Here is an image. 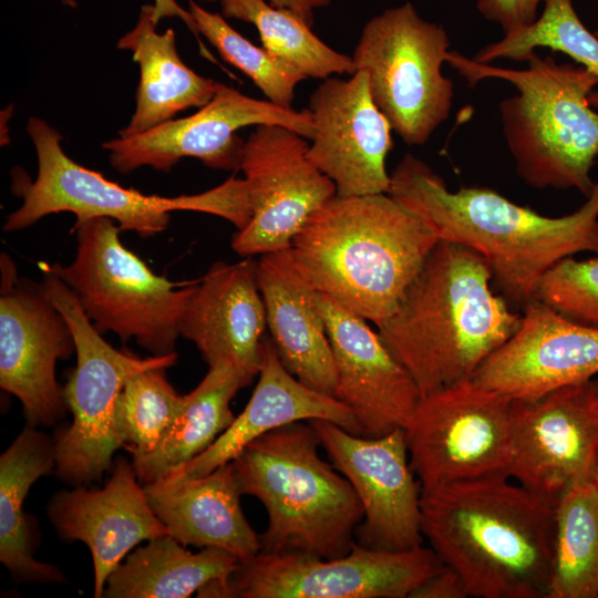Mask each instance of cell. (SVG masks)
<instances>
[{
	"label": "cell",
	"mask_w": 598,
	"mask_h": 598,
	"mask_svg": "<svg viewBox=\"0 0 598 598\" xmlns=\"http://www.w3.org/2000/svg\"><path fill=\"white\" fill-rule=\"evenodd\" d=\"M492 281L480 252L439 240L395 311L378 328L421 396L472 379L519 328L522 315L494 292Z\"/></svg>",
	"instance_id": "3"
},
{
	"label": "cell",
	"mask_w": 598,
	"mask_h": 598,
	"mask_svg": "<svg viewBox=\"0 0 598 598\" xmlns=\"http://www.w3.org/2000/svg\"><path fill=\"white\" fill-rule=\"evenodd\" d=\"M445 29L405 2L370 19L352 59L368 75L371 96L408 145H424L451 113L453 82L442 68L450 52Z\"/></svg>",
	"instance_id": "9"
},
{
	"label": "cell",
	"mask_w": 598,
	"mask_h": 598,
	"mask_svg": "<svg viewBox=\"0 0 598 598\" xmlns=\"http://www.w3.org/2000/svg\"><path fill=\"white\" fill-rule=\"evenodd\" d=\"M45 295L69 322L76 364L63 388L64 401L72 413L71 424L55 437V474L69 485L99 482L113 464V454L124 443L117 432L116 399L134 374L153 368H169L177 352L140 358L107 343L87 316L76 296L49 268L41 282Z\"/></svg>",
	"instance_id": "8"
},
{
	"label": "cell",
	"mask_w": 598,
	"mask_h": 598,
	"mask_svg": "<svg viewBox=\"0 0 598 598\" xmlns=\"http://www.w3.org/2000/svg\"><path fill=\"white\" fill-rule=\"evenodd\" d=\"M258 375L247 405L231 425L203 453L174 470L193 476L207 474L231 462L257 437L299 421L327 420L363 436L354 414L343 403L307 386L286 369L270 337L265 338Z\"/></svg>",
	"instance_id": "24"
},
{
	"label": "cell",
	"mask_w": 598,
	"mask_h": 598,
	"mask_svg": "<svg viewBox=\"0 0 598 598\" xmlns=\"http://www.w3.org/2000/svg\"><path fill=\"white\" fill-rule=\"evenodd\" d=\"M28 134L38 158V173H12V193L22 205L6 218L4 231L24 229L47 215L69 212L74 224L96 217L111 218L121 230L146 238L165 230L171 212L193 210L192 195L161 197L125 188L71 159L61 146L62 136L39 117H30Z\"/></svg>",
	"instance_id": "12"
},
{
	"label": "cell",
	"mask_w": 598,
	"mask_h": 598,
	"mask_svg": "<svg viewBox=\"0 0 598 598\" xmlns=\"http://www.w3.org/2000/svg\"><path fill=\"white\" fill-rule=\"evenodd\" d=\"M267 316L250 258L217 261L193 290L181 320L179 337L192 341L208 367L227 362L250 377L262 362Z\"/></svg>",
	"instance_id": "22"
},
{
	"label": "cell",
	"mask_w": 598,
	"mask_h": 598,
	"mask_svg": "<svg viewBox=\"0 0 598 598\" xmlns=\"http://www.w3.org/2000/svg\"><path fill=\"white\" fill-rule=\"evenodd\" d=\"M153 4L141 8L134 28L118 41L140 65L136 106L130 123L118 131L130 137L157 126L189 107H200L216 93L218 82L202 76L179 58L175 31H156Z\"/></svg>",
	"instance_id": "26"
},
{
	"label": "cell",
	"mask_w": 598,
	"mask_h": 598,
	"mask_svg": "<svg viewBox=\"0 0 598 598\" xmlns=\"http://www.w3.org/2000/svg\"><path fill=\"white\" fill-rule=\"evenodd\" d=\"M225 18L254 24L261 45L291 63L307 78L327 79L357 72L352 56L336 51L318 38L311 27L291 11L267 0H219Z\"/></svg>",
	"instance_id": "31"
},
{
	"label": "cell",
	"mask_w": 598,
	"mask_h": 598,
	"mask_svg": "<svg viewBox=\"0 0 598 598\" xmlns=\"http://www.w3.org/2000/svg\"><path fill=\"white\" fill-rule=\"evenodd\" d=\"M556 503L505 473L422 488V533L468 597L547 598Z\"/></svg>",
	"instance_id": "1"
},
{
	"label": "cell",
	"mask_w": 598,
	"mask_h": 598,
	"mask_svg": "<svg viewBox=\"0 0 598 598\" xmlns=\"http://www.w3.org/2000/svg\"><path fill=\"white\" fill-rule=\"evenodd\" d=\"M440 239L389 194L336 195L288 249L307 285L378 328Z\"/></svg>",
	"instance_id": "4"
},
{
	"label": "cell",
	"mask_w": 598,
	"mask_h": 598,
	"mask_svg": "<svg viewBox=\"0 0 598 598\" xmlns=\"http://www.w3.org/2000/svg\"><path fill=\"white\" fill-rule=\"evenodd\" d=\"M388 194L419 216L440 240L471 247L488 262L505 299L525 305L540 277L580 251L598 254V183L569 215L548 217L487 187L447 188L426 163L406 153Z\"/></svg>",
	"instance_id": "2"
},
{
	"label": "cell",
	"mask_w": 598,
	"mask_h": 598,
	"mask_svg": "<svg viewBox=\"0 0 598 598\" xmlns=\"http://www.w3.org/2000/svg\"><path fill=\"white\" fill-rule=\"evenodd\" d=\"M319 447L310 422L299 421L257 437L231 461L240 494L259 499L268 515L261 553L337 558L352 549L363 508Z\"/></svg>",
	"instance_id": "6"
},
{
	"label": "cell",
	"mask_w": 598,
	"mask_h": 598,
	"mask_svg": "<svg viewBox=\"0 0 598 598\" xmlns=\"http://www.w3.org/2000/svg\"><path fill=\"white\" fill-rule=\"evenodd\" d=\"M597 457L596 380L513 400L512 480L556 503L571 486L592 481Z\"/></svg>",
	"instance_id": "15"
},
{
	"label": "cell",
	"mask_w": 598,
	"mask_h": 598,
	"mask_svg": "<svg viewBox=\"0 0 598 598\" xmlns=\"http://www.w3.org/2000/svg\"><path fill=\"white\" fill-rule=\"evenodd\" d=\"M598 374V328L575 322L532 298L517 331L478 367L477 384L532 400Z\"/></svg>",
	"instance_id": "19"
},
{
	"label": "cell",
	"mask_w": 598,
	"mask_h": 598,
	"mask_svg": "<svg viewBox=\"0 0 598 598\" xmlns=\"http://www.w3.org/2000/svg\"><path fill=\"white\" fill-rule=\"evenodd\" d=\"M512 410V398L473 379L422 395L403 429L421 487L508 475Z\"/></svg>",
	"instance_id": "10"
},
{
	"label": "cell",
	"mask_w": 598,
	"mask_h": 598,
	"mask_svg": "<svg viewBox=\"0 0 598 598\" xmlns=\"http://www.w3.org/2000/svg\"><path fill=\"white\" fill-rule=\"evenodd\" d=\"M165 370L153 368L134 374L116 399V429L132 456L156 448L183 406L184 395L168 382Z\"/></svg>",
	"instance_id": "33"
},
{
	"label": "cell",
	"mask_w": 598,
	"mask_h": 598,
	"mask_svg": "<svg viewBox=\"0 0 598 598\" xmlns=\"http://www.w3.org/2000/svg\"><path fill=\"white\" fill-rule=\"evenodd\" d=\"M596 382H597V385H598V380H596Z\"/></svg>",
	"instance_id": "42"
},
{
	"label": "cell",
	"mask_w": 598,
	"mask_h": 598,
	"mask_svg": "<svg viewBox=\"0 0 598 598\" xmlns=\"http://www.w3.org/2000/svg\"><path fill=\"white\" fill-rule=\"evenodd\" d=\"M252 380L227 362L208 367L198 385L184 395L179 413L156 448L132 456L140 482L159 480L208 448L236 417L230 410L233 398Z\"/></svg>",
	"instance_id": "28"
},
{
	"label": "cell",
	"mask_w": 598,
	"mask_h": 598,
	"mask_svg": "<svg viewBox=\"0 0 598 598\" xmlns=\"http://www.w3.org/2000/svg\"><path fill=\"white\" fill-rule=\"evenodd\" d=\"M308 109L315 125L308 157L334 183L337 195L388 194L392 127L371 96L367 73L324 79Z\"/></svg>",
	"instance_id": "18"
},
{
	"label": "cell",
	"mask_w": 598,
	"mask_h": 598,
	"mask_svg": "<svg viewBox=\"0 0 598 598\" xmlns=\"http://www.w3.org/2000/svg\"><path fill=\"white\" fill-rule=\"evenodd\" d=\"M312 298L333 353V396L354 414L363 436L404 429L421 398L411 373L365 319L315 290Z\"/></svg>",
	"instance_id": "20"
},
{
	"label": "cell",
	"mask_w": 598,
	"mask_h": 598,
	"mask_svg": "<svg viewBox=\"0 0 598 598\" xmlns=\"http://www.w3.org/2000/svg\"><path fill=\"white\" fill-rule=\"evenodd\" d=\"M75 352L71 327L42 283L19 278L1 255L0 385L22 404L28 422L51 426L68 409L55 378L58 360Z\"/></svg>",
	"instance_id": "17"
},
{
	"label": "cell",
	"mask_w": 598,
	"mask_h": 598,
	"mask_svg": "<svg viewBox=\"0 0 598 598\" xmlns=\"http://www.w3.org/2000/svg\"><path fill=\"white\" fill-rule=\"evenodd\" d=\"M443 566L423 545L380 550L355 542L337 558L260 551L227 578L224 598H410Z\"/></svg>",
	"instance_id": "11"
},
{
	"label": "cell",
	"mask_w": 598,
	"mask_h": 598,
	"mask_svg": "<svg viewBox=\"0 0 598 598\" xmlns=\"http://www.w3.org/2000/svg\"><path fill=\"white\" fill-rule=\"evenodd\" d=\"M533 298L575 322L598 328V254L557 261L540 277Z\"/></svg>",
	"instance_id": "35"
},
{
	"label": "cell",
	"mask_w": 598,
	"mask_h": 598,
	"mask_svg": "<svg viewBox=\"0 0 598 598\" xmlns=\"http://www.w3.org/2000/svg\"><path fill=\"white\" fill-rule=\"evenodd\" d=\"M239 564L226 550L193 553L164 535L130 553L109 576L102 597L185 598L214 579H227Z\"/></svg>",
	"instance_id": "29"
},
{
	"label": "cell",
	"mask_w": 598,
	"mask_h": 598,
	"mask_svg": "<svg viewBox=\"0 0 598 598\" xmlns=\"http://www.w3.org/2000/svg\"><path fill=\"white\" fill-rule=\"evenodd\" d=\"M309 144L281 125H257L245 141V174L251 218L234 234L231 248L250 257L290 248L310 217L337 195L334 183L308 157Z\"/></svg>",
	"instance_id": "14"
},
{
	"label": "cell",
	"mask_w": 598,
	"mask_h": 598,
	"mask_svg": "<svg viewBox=\"0 0 598 598\" xmlns=\"http://www.w3.org/2000/svg\"><path fill=\"white\" fill-rule=\"evenodd\" d=\"M188 6L197 32L216 48L223 60L248 76L268 101L291 107L296 86L308 79L301 70L252 44L223 14L210 12L194 0H188Z\"/></svg>",
	"instance_id": "34"
},
{
	"label": "cell",
	"mask_w": 598,
	"mask_h": 598,
	"mask_svg": "<svg viewBox=\"0 0 598 598\" xmlns=\"http://www.w3.org/2000/svg\"><path fill=\"white\" fill-rule=\"evenodd\" d=\"M281 125L311 140L315 125L309 109L282 107L250 97L218 82L213 99L198 111L166 121L141 134L105 142L111 165L122 174L143 166L169 172L184 157L206 166L238 171L245 141L236 132L246 126Z\"/></svg>",
	"instance_id": "13"
},
{
	"label": "cell",
	"mask_w": 598,
	"mask_h": 598,
	"mask_svg": "<svg viewBox=\"0 0 598 598\" xmlns=\"http://www.w3.org/2000/svg\"><path fill=\"white\" fill-rule=\"evenodd\" d=\"M467 591L461 576L444 565L429 577L410 596V598H465Z\"/></svg>",
	"instance_id": "37"
},
{
	"label": "cell",
	"mask_w": 598,
	"mask_h": 598,
	"mask_svg": "<svg viewBox=\"0 0 598 598\" xmlns=\"http://www.w3.org/2000/svg\"><path fill=\"white\" fill-rule=\"evenodd\" d=\"M153 18L156 23L163 18H179L186 27L197 37L198 32L189 11L182 8L176 0H154Z\"/></svg>",
	"instance_id": "39"
},
{
	"label": "cell",
	"mask_w": 598,
	"mask_h": 598,
	"mask_svg": "<svg viewBox=\"0 0 598 598\" xmlns=\"http://www.w3.org/2000/svg\"><path fill=\"white\" fill-rule=\"evenodd\" d=\"M76 254L48 268L76 296L100 333L134 339L153 355L175 351L179 320L194 285L178 287L153 272L120 239L121 228L106 217L74 224Z\"/></svg>",
	"instance_id": "7"
},
{
	"label": "cell",
	"mask_w": 598,
	"mask_h": 598,
	"mask_svg": "<svg viewBox=\"0 0 598 598\" xmlns=\"http://www.w3.org/2000/svg\"><path fill=\"white\" fill-rule=\"evenodd\" d=\"M598 597V488L567 489L555 505V539L547 598Z\"/></svg>",
	"instance_id": "30"
},
{
	"label": "cell",
	"mask_w": 598,
	"mask_h": 598,
	"mask_svg": "<svg viewBox=\"0 0 598 598\" xmlns=\"http://www.w3.org/2000/svg\"><path fill=\"white\" fill-rule=\"evenodd\" d=\"M592 482L595 483L596 487L598 488V457H597L595 470H594Z\"/></svg>",
	"instance_id": "40"
},
{
	"label": "cell",
	"mask_w": 598,
	"mask_h": 598,
	"mask_svg": "<svg viewBox=\"0 0 598 598\" xmlns=\"http://www.w3.org/2000/svg\"><path fill=\"white\" fill-rule=\"evenodd\" d=\"M595 34L598 37V30L595 32Z\"/></svg>",
	"instance_id": "41"
},
{
	"label": "cell",
	"mask_w": 598,
	"mask_h": 598,
	"mask_svg": "<svg viewBox=\"0 0 598 598\" xmlns=\"http://www.w3.org/2000/svg\"><path fill=\"white\" fill-rule=\"evenodd\" d=\"M257 278L282 364L307 386L333 396L337 370L327 327L288 249L261 255Z\"/></svg>",
	"instance_id": "25"
},
{
	"label": "cell",
	"mask_w": 598,
	"mask_h": 598,
	"mask_svg": "<svg viewBox=\"0 0 598 598\" xmlns=\"http://www.w3.org/2000/svg\"><path fill=\"white\" fill-rule=\"evenodd\" d=\"M55 466V442L28 423L0 457V561L19 582H65L52 564L34 558L37 540L23 502L32 484Z\"/></svg>",
	"instance_id": "27"
},
{
	"label": "cell",
	"mask_w": 598,
	"mask_h": 598,
	"mask_svg": "<svg viewBox=\"0 0 598 598\" xmlns=\"http://www.w3.org/2000/svg\"><path fill=\"white\" fill-rule=\"evenodd\" d=\"M544 0H477L481 16L497 23L504 34L532 24L537 19L538 6Z\"/></svg>",
	"instance_id": "36"
},
{
	"label": "cell",
	"mask_w": 598,
	"mask_h": 598,
	"mask_svg": "<svg viewBox=\"0 0 598 598\" xmlns=\"http://www.w3.org/2000/svg\"><path fill=\"white\" fill-rule=\"evenodd\" d=\"M525 62L520 70L504 69L453 50L446 59L470 86L497 79L516 89L498 112L516 172L527 185L574 188L587 198L596 184L590 171L598 157V112L589 95L598 78L579 64L559 63L536 51Z\"/></svg>",
	"instance_id": "5"
},
{
	"label": "cell",
	"mask_w": 598,
	"mask_h": 598,
	"mask_svg": "<svg viewBox=\"0 0 598 598\" xmlns=\"http://www.w3.org/2000/svg\"><path fill=\"white\" fill-rule=\"evenodd\" d=\"M203 2H214L217 0H199ZM277 8H283L307 22L310 27L313 23L315 10L327 7L330 0H267Z\"/></svg>",
	"instance_id": "38"
},
{
	"label": "cell",
	"mask_w": 598,
	"mask_h": 598,
	"mask_svg": "<svg viewBox=\"0 0 598 598\" xmlns=\"http://www.w3.org/2000/svg\"><path fill=\"white\" fill-rule=\"evenodd\" d=\"M333 466L363 508L355 542L380 550L423 545L421 483L411 468L403 429L368 437L327 420L309 421Z\"/></svg>",
	"instance_id": "16"
},
{
	"label": "cell",
	"mask_w": 598,
	"mask_h": 598,
	"mask_svg": "<svg viewBox=\"0 0 598 598\" xmlns=\"http://www.w3.org/2000/svg\"><path fill=\"white\" fill-rule=\"evenodd\" d=\"M133 462L120 457L104 487L85 485L60 491L48 505L56 534L79 540L90 549L94 566V597H102L106 580L141 542L169 535L153 512Z\"/></svg>",
	"instance_id": "21"
},
{
	"label": "cell",
	"mask_w": 598,
	"mask_h": 598,
	"mask_svg": "<svg viewBox=\"0 0 598 598\" xmlns=\"http://www.w3.org/2000/svg\"><path fill=\"white\" fill-rule=\"evenodd\" d=\"M144 491L155 515L181 544L219 548L240 563L260 553V536L241 509L231 462L197 476L173 470L144 484Z\"/></svg>",
	"instance_id": "23"
},
{
	"label": "cell",
	"mask_w": 598,
	"mask_h": 598,
	"mask_svg": "<svg viewBox=\"0 0 598 598\" xmlns=\"http://www.w3.org/2000/svg\"><path fill=\"white\" fill-rule=\"evenodd\" d=\"M539 17L532 24L505 33L502 39L483 47L472 59L489 64L498 59L525 62L538 48H547L571 58L598 78V37L586 28L573 0H544ZM598 110V90L589 95Z\"/></svg>",
	"instance_id": "32"
}]
</instances>
